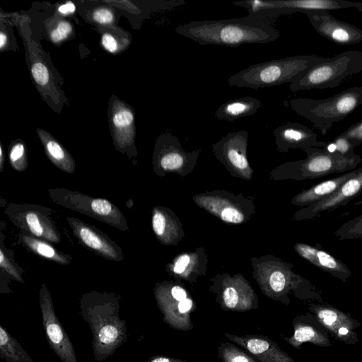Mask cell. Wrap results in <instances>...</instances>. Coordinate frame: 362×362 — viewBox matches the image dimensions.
Instances as JSON below:
<instances>
[{"label": "cell", "instance_id": "29", "mask_svg": "<svg viewBox=\"0 0 362 362\" xmlns=\"http://www.w3.org/2000/svg\"><path fill=\"white\" fill-rule=\"evenodd\" d=\"M8 157L11 165L16 170L22 172L27 168V150L22 141L13 143L9 150Z\"/></svg>", "mask_w": 362, "mask_h": 362}, {"label": "cell", "instance_id": "12", "mask_svg": "<svg viewBox=\"0 0 362 362\" xmlns=\"http://www.w3.org/2000/svg\"><path fill=\"white\" fill-rule=\"evenodd\" d=\"M66 221L82 245L108 260L124 259L121 247L107 234L77 218L67 217Z\"/></svg>", "mask_w": 362, "mask_h": 362}, {"label": "cell", "instance_id": "25", "mask_svg": "<svg viewBox=\"0 0 362 362\" xmlns=\"http://www.w3.org/2000/svg\"><path fill=\"white\" fill-rule=\"evenodd\" d=\"M0 357L6 362H34L18 340L0 325Z\"/></svg>", "mask_w": 362, "mask_h": 362}, {"label": "cell", "instance_id": "30", "mask_svg": "<svg viewBox=\"0 0 362 362\" xmlns=\"http://www.w3.org/2000/svg\"><path fill=\"white\" fill-rule=\"evenodd\" d=\"M30 70L35 83L42 89H49L51 84L50 73L45 63L40 59L35 58L30 64Z\"/></svg>", "mask_w": 362, "mask_h": 362}, {"label": "cell", "instance_id": "27", "mask_svg": "<svg viewBox=\"0 0 362 362\" xmlns=\"http://www.w3.org/2000/svg\"><path fill=\"white\" fill-rule=\"evenodd\" d=\"M334 235L339 240L362 239V214L344 223Z\"/></svg>", "mask_w": 362, "mask_h": 362}, {"label": "cell", "instance_id": "33", "mask_svg": "<svg viewBox=\"0 0 362 362\" xmlns=\"http://www.w3.org/2000/svg\"><path fill=\"white\" fill-rule=\"evenodd\" d=\"M91 17L95 23L102 25H112L115 20L114 11L107 6H100L93 9Z\"/></svg>", "mask_w": 362, "mask_h": 362}, {"label": "cell", "instance_id": "6", "mask_svg": "<svg viewBox=\"0 0 362 362\" xmlns=\"http://www.w3.org/2000/svg\"><path fill=\"white\" fill-rule=\"evenodd\" d=\"M53 202L109 224L119 230L129 231L125 216L109 200L93 197L65 188L47 189Z\"/></svg>", "mask_w": 362, "mask_h": 362}, {"label": "cell", "instance_id": "1", "mask_svg": "<svg viewBox=\"0 0 362 362\" xmlns=\"http://www.w3.org/2000/svg\"><path fill=\"white\" fill-rule=\"evenodd\" d=\"M175 31L202 45L229 47L269 43L281 35L270 23L250 15L225 20L194 21L178 25Z\"/></svg>", "mask_w": 362, "mask_h": 362}, {"label": "cell", "instance_id": "41", "mask_svg": "<svg viewBox=\"0 0 362 362\" xmlns=\"http://www.w3.org/2000/svg\"><path fill=\"white\" fill-rule=\"evenodd\" d=\"M75 10L76 6L72 1H67L65 4L60 5L57 8L58 12L64 16L74 13Z\"/></svg>", "mask_w": 362, "mask_h": 362}, {"label": "cell", "instance_id": "42", "mask_svg": "<svg viewBox=\"0 0 362 362\" xmlns=\"http://www.w3.org/2000/svg\"><path fill=\"white\" fill-rule=\"evenodd\" d=\"M173 298L177 301H180L187 298V293L185 289L178 286H175L170 291Z\"/></svg>", "mask_w": 362, "mask_h": 362}, {"label": "cell", "instance_id": "23", "mask_svg": "<svg viewBox=\"0 0 362 362\" xmlns=\"http://www.w3.org/2000/svg\"><path fill=\"white\" fill-rule=\"evenodd\" d=\"M262 103L252 96H245L228 100L215 111L218 119L230 122L253 115L262 107Z\"/></svg>", "mask_w": 362, "mask_h": 362}, {"label": "cell", "instance_id": "18", "mask_svg": "<svg viewBox=\"0 0 362 362\" xmlns=\"http://www.w3.org/2000/svg\"><path fill=\"white\" fill-rule=\"evenodd\" d=\"M110 123L112 138L120 150L129 149L134 146L135 118L131 107L121 100L112 102Z\"/></svg>", "mask_w": 362, "mask_h": 362}, {"label": "cell", "instance_id": "14", "mask_svg": "<svg viewBox=\"0 0 362 362\" xmlns=\"http://www.w3.org/2000/svg\"><path fill=\"white\" fill-rule=\"evenodd\" d=\"M362 192V166L356 175L344 182L331 195L304 207L296 214L298 220L311 219L319 215L345 206Z\"/></svg>", "mask_w": 362, "mask_h": 362}, {"label": "cell", "instance_id": "26", "mask_svg": "<svg viewBox=\"0 0 362 362\" xmlns=\"http://www.w3.org/2000/svg\"><path fill=\"white\" fill-rule=\"evenodd\" d=\"M1 238L0 244V269L11 279L21 283H24L23 278V270L15 262L13 252L6 248L3 243V235Z\"/></svg>", "mask_w": 362, "mask_h": 362}, {"label": "cell", "instance_id": "21", "mask_svg": "<svg viewBox=\"0 0 362 362\" xmlns=\"http://www.w3.org/2000/svg\"><path fill=\"white\" fill-rule=\"evenodd\" d=\"M360 168L342 173L339 176L318 183L296 195L293 202L296 205L307 207L331 195L346 180L357 175Z\"/></svg>", "mask_w": 362, "mask_h": 362}, {"label": "cell", "instance_id": "44", "mask_svg": "<svg viewBox=\"0 0 362 362\" xmlns=\"http://www.w3.org/2000/svg\"><path fill=\"white\" fill-rule=\"evenodd\" d=\"M8 38L7 33L2 28L0 33V49L1 51H4V49L8 45Z\"/></svg>", "mask_w": 362, "mask_h": 362}, {"label": "cell", "instance_id": "37", "mask_svg": "<svg viewBox=\"0 0 362 362\" xmlns=\"http://www.w3.org/2000/svg\"><path fill=\"white\" fill-rule=\"evenodd\" d=\"M224 305L229 310H238L240 297L237 290L232 286L226 287L223 292Z\"/></svg>", "mask_w": 362, "mask_h": 362}, {"label": "cell", "instance_id": "28", "mask_svg": "<svg viewBox=\"0 0 362 362\" xmlns=\"http://www.w3.org/2000/svg\"><path fill=\"white\" fill-rule=\"evenodd\" d=\"M218 356L222 362H257L245 351L227 342L219 345Z\"/></svg>", "mask_w": 362, "mask_h": 362}, {"label": "cell", "instance_id": "9", "mask_svg": "<svg viewBox=\"0 0 362 362\" xmlns=\"http://www.w3.org/2000/svg\"><path fill=\"white\" fill-rule=\"evenodd\" d=\"M303 150L307 157L295 163L300 179H315L333 173L353 170L362 160L361 156H344L338 152L329 153L323 148L310 147Z\"/></svg>", "mask_w": 362, "mask_h": 362}, {"label": "cell", "instance_id": "34", "mask_svg": "<svg viewBox=\"0 0 362 362\" xmlns=\"http://www.w3.org/2000/svg\"><path fill=\"white\" fill-rule=\"evenodd\" d=\"M338 136L347 139L356 147L362 144V120L354 124Z\"/></svg>", "mask_w": 362, "mask_h": 362}, {"label": "cell", "instance_id": "22", "mask_svg": "<svg viewBox=\"0 0 362 362\" xmlns=\"http://www.w3.org/2000/svg\"><path fill=\"white\" fill-rule=\"evenodd\" d=\"M37 134L49 160L61 170L67 173H74L76 163L69 152L47 131L37 128Z\"/></svg>", "mask_w": 362, "mask_h": 362}, {"label": "cell", "instance_id": "8", "mask_svg": "<svg viewBox=\"0 0 362 362\" xmlns=\"http://www.w3.org/2000/svg\"><path fill=\"white\" fill-rule=\"evenodd\" d=\"M5 214L21 231L49 243L61 242V234L52 218V210L30 204L10 203Z\"/></svg>", "mask_w": 362, "mask_h": 362}, {"label": "cell", "instance_id": "24", "mask_svg": "<svg viewBox=\"0 0 362 362\" xmlns=\"http://www.w3.org/2000/svg\"><path fill=\"white\" fill-rule=\"evenodd\" d=\"M18 242L23 244L33 253L51 262L64 265L71 262V255L59 251L49 244V242L37 238L23 231L19 234Z\"/></svg>", "mask_w": 362, "mask_h": 362}, {"label": "cell", "instance_id": "20", "mask_svg": "<svg viewBox=\"0 0 362 362\" xmlns=\"http://www.w3.org/2000/svg\"><path fill=\"white\" fill-rule=\"evenodd\" d=\"M157 163L163 170H173L182 168L188 158L197 156V152L186 153L180 148L178 139L166 132L160 136L156 148Z\"/></svg>", "mask_w": 362, "mask_h": 362}, {"label": "cell", "instance_id": "4", "mask_svg": "<svg viewBox=\"0 0 362 362\" xmlns=\"http://www.w3.org/2000/svg\"><path fill=\"white\" fill-rule=\"evenodd\" d=\"M284 104L325 135L334 123L345 119L362 105V86L349 88L325 99L298 98L285 100Z\"/></svg>", "mask_w": 362, "mask_h": 362}, {"label": "cell", "instance_id": "35", "mask_svg": "<svg viewBox=\"0 0 362 362\" xmlns=\"http://www.w3.org/2000/svg\"><path fill=\"white\" fill-rule=\"evenodd\" d=\"M152 228L154 233L159 238L165 235L167 228V219L162 211L154 209L151 219Z\"/></svg>", "mask_w": 362, "mask_h": 362}, {"label": "cell", "instance_id": "32", "mask_svg": "<svg viewBox=\"0 0 362 362\" xmlns=\"http://www.w3.org/2000/svg\"><path fill=\"white\" fill-rule=\"evenodd\" d=\"M73 33V25L65 20L59 21L55 27L49 32L50 40L55 45H59L68 39Z\"/></svg>", "mask_w": 362, "mask_h": 362}, {"label": "cell", "instance_id": "31", "mask_svg": "<svg viewBox=\"0 0 362 362\" xmlns=\"http://www.w3.org/2000/svg\"><path fill=\"white\" fill-rule=\"evenodd\" d=\"M101 45L108 52L116 54L125 49L129 40L124 37L119 38L112 32L106 31L101 35Z\"/></svg>", "mask_w": 362, "mask_h": 362}, {"label": "cell", "instance_id": "19", "mask_svg": "<svg viewBox=\"0 0 362 362\" xmlns=\"http://www.w3.org/2000/svg\"><path fill=\"white\" fill-rule=\"evenodd\" d=\"M294 249L302 258L344 283L351 276L350 269L344 262L320 247L298 243Z\"/></svg>", "mask_w": 362, "mask_h": 362}, {"label": "cell", "instance_id": "45", "mask_svg": "<svg viewBox=\"0 0 362 362\" xmlns=\"http://www.w3.org/2000/svg\"><path fill=\"white\" fill-rule=\"evenodd\" d=\"M4 155L3 151L2 145L0 146V172L2 173L4 171Z\"/></svg>", "mask_w": 362, "mask_h": 362}, {"label": "cell", "instance_id": "36", "mask_svg": "<svg viewBox=\"0 0 362 362\" xmlns=\"http://www.w3.org/2000/svg\"><path fill=\"white\" fill-rule=\"evenodd\" d=\"M287 274L281 271L274 272L269 278V284L272 289L276 293H283L288 286Z\"/></svg>", "mask_w": 362, "mask_h": 362}, {"label": "cell", "instance_id": "13", "mask_svg": "<svg viewBox=\"0 0 362 362\" xmlns=\"http://www.w3.org/2000/svg\"><path fill=\"white\" fill-rule=\"evenodd\" d=\"M310 25L321 36L340 45L362 42V29L335 18L329 11L307 12Z\"/></svg>", "mask_w": 362, "mask_h": 362}, {"label": "cell", "instance_id": "46", "mask_svg": "<svg viewBox=\"0 0 362 362\" xmlns=\"http://www.w3.org/2000/svg\"><path fill=\"white\" fill-rule=\"evenodd\" d=\"M358 11L362 13V2H356V6L354 7Z\"/></svg>", "mask_w": 362, "mask_h": 362}, {"label": "cell", "instance_id": "3", "mask_svg": "<svg viewBox=\"0 0 362 362\" xmlns=\"http://www.w3.org/2000/svg\"><path fill=\"white\" fill-rule=\"evenodd\" d=\"M327 57L317 55H295L260 62L230 76V86L258 88L279 86L296 81L305 71Z\"/></svg>", "mask_w": 362, "mask_h": 362}, {"label": "cell", "instance_id": "16", "mask_svg": "<svg viewBox=\"0 0 362 362\" xmlns=\"http://www.w3.org/2000/svg\"><path fill=\"white\" fill-rule=\"evenodd\" d=\"M276 144L281 151L289 148H325L327 142L317 140V135L309 127L297 122H286L274 129Z\"/></svg>", "mask_w": 362, "mask_h": 362}, {"label": "cell", "instance_id": "5", "mask_svg": "<svg viewBox=\"0 0 362 362\" xmlns=\"http://www.w3.org/2000/svg\"><path fill=\"white\" fill-rule=\"evenodd\" d=\"M362 71V51L348 50L317 63L289 83L293 93L333 88Z\"/></svg>", "mask_w": 362, "mask_h": 362}, {"label": "cell", "instance_id": "11", "mask_svg": "<svg viewBox=\"0 0 362 362\" xmlns=\"http://www.w3.org/2000/svg\"><path fill=\"white\" fill-rule=\"evenodd\" d=\"M308 308L337 340L348 345L358 342L355 329L361 327V323L350 315L329 304L310 303Z\"/></svg>", "mask_w": 362, "mask_h": 362}, {"label": "cell", "instance_id": "17", "mask_svg": "<svg viewBox=\"0 0 362 362\" xmlns=\"http://www.w3.org/2000/svg\"><path fill=\"white\" fill-rule=\"evenodd\" d=\"M225 337L250 353L259 362H295L268 337L251 334L240 337L228 333H225Z\"/></svg>", "mask_w": 362, "mask_h": 362}, {"label": "cell", "instance_id": "7", "mask_svg": "<svg viewBox=\"0 0 362 362\" xmlns=\"http://www.w3.org/2000/svg\"><path fill=\"white\" fill-rule=\"evenodd\" d=\"M356 1L346 0H250L232 4L243 7L248 15L269 23L283 14L330 11L354 8Z\"/></svg>", "mask_w": 362, "mask_h": 362}, {"label": "cell", "instance_id": "10", "mask_svg": "<svg viewBox=\"0 0 362 362\" xmlns=\"http://www.w3.org/2000/svg\"><path fill=\"white\" fill-rule=\"evenodd\" d=\"M39 302L49 347L62 362H78L74 345L56 315L50 292L45 283L39 291Z\"/></svg>", "mask_w": 362, "mask_h": 362}, {"label": "cell", "instance_id": "38", "mask_svg": "<svg viewBox=\"0 0 362 362\" xmlns=\"http://www.w3.org/2000/svg\"><path fill=\"white\" fill-rule=\"evenodd\" d=\"M221 219L227 223H240L244 220L243 214L233 207L225 208L220 215Z\"/></svg>", "mask_w": 362, "mask_h": 362}, {"label": "cell", "instance_id": "40", "mask_svg": "<svg viewBox=\"0 0 362 362\" xmlns=\"http://www.w3.org/2000/svg\"><path fill=\"white\" fill-rule=\"evenodd\" d=\"M190 261V258L187 255H184L180 256L177 260L176 261L174 267L173 271L176 274H181L182 273L187 265L189 264Z\"/></svg>", "mask_w": 362, "mask_h": 362}, {"label": "cell", "instance_id": "2", "mask_svg": "<svg viewBox=\"0 0 362 362\" xmlns=\"http://www.w3.org/2000/svg\"><path fill=\"white\" fill-rule=\"evenodd\" d=\"M121 296L115 293L90 291L79 300V313L93 334L94 358L104 361L127 339L126 321L119 316Z\"/></svg>", "mask_w": 362, "mask_h": 362}, {"label": "cell", "instance_id": "15", "mask_svg": "<svg viewBox=\"0 0 362 362\" xmlns=\"http://www.w3.org/2000/svg\"><path fill=\"white\" fill-rule=\"evenodd\" d=\"M294 333L291 337H284V340L296 349H300L304 342L328 347L332 345V334L325 328L319 320L310 313L297 316L292 322Z\"/></svg>", "mask_w": 362, "mask_h": 362}, {"label": "cell", "instance_id": "43", "mask_svg": "<svg viewBox=\"0 0 362 362\" xmlns=\"http://www.w3.org/2000/svg\"><path fill=\"white\" fill-rule=\"evenodd\" d=\"M144 362H187L181 359L165 356H155Z\"/></svg>", "mask_w": 362, "mask_h": 362}, {"label": "cell", "instance_id": "39", "mask_svg": "<svg viewBox=\"0 0 362 362\" xmlns=\"http://www.w3.org/2000/svg\"><path fill=\"white\" fill-rule=\"evenodd\" d=\"M332 142L336 146V152L344 156H351L355 154L354 152V148L355 147H354L345 138L337 136Z\"/></svg>", "mask_w": 362, "mask_h": 362}]
</instances>
